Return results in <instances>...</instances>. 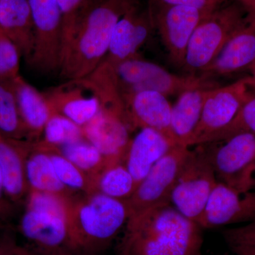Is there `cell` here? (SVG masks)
<instances>
[{
  "instance_id": "6da1fadb",
  "label": "cell",
  "mask_w": 255,
  "mask_h": 255,
  "mask_svg": "<svg viewBox=\"0 0 255 255\" xmlns=\"http://www.w3.org/2000/svg\"><path fill=\"white\" fill-rule=\"evenodd\" d=\"M136 0H85L63 32L60 73L68 80L87 78L104 61L119 18Z\"/></svg>"
},
{
  "instance_id": "7a4b0ae2",
  "label": "cell",
  "mask_w": 255,
  "mask_h": 255,
  "mask_svg": "<svg viewBox=\"0 0 255 255\" xmlns=\"http://www.w3.org/2000/svg\"><path fill=\"white\" fill-rule=\"evenodd\" d=\"M201 228L172 204L130 215L119 255H200Z\"/></svg>"
},
{
  "instance_id": "3957f363",
  "label": "cell",
  "mask_w": 255,
  "mask_h": 255,
  "mask_svg": "<svg viewBox=\"0 0 255 255\" xmlns=\"http://www.w3.org/2000/svg\"><path fill=\"white\" fill-rule=\"evenodd\" d=\"M129 217L127 201L99 192L70 198L68 223L73 253L87 255L108 248Z\"/></svg>"
},
{
  "instance_id": "277c9868",
  "label": "cell",
  "mask_w": 255,
  "mask_h": 255,
  "mask_svg": "<svg viewBox=\"0 0 255 255\" xmlns=\"http://www.w3.org/2000/svg\"><path fill=\"white\" fill-rule=\"evenodd\" d=\"M251 14L241 1L223 3L198 25L188 46L184 68L189 75L200 73L219 55Z\"/></svg>"
},
{
  "instance_id": "5b68a950",
  "label": "cell",
  "mask_w": 255,
  "mask_h": 255,
  "mask_svg": "<svg viewBox=\"0 0 255 255\" xmlns=\"http://www.w3.org/2000/svg\"><path fill=\"white\" fill-rule=\"evenodd\" d=\"M111 65V64H110ZM122 99L145 90L155 91L167 97L191 89L214 88L216 82L206 81L199 75H178L157 64L134 57L111 65Z\"/></svg>"
},
{
  "instance_id": "8992f818",
  "label": "cell",
  "mask_w": 255,
  "mask_h": 255,
  "mask_svg": "<svg viewBox=\"0 0 255 255\" xmlns=\"http://www.w3.org/2000/svg\"><path fill=\"white\" fill-rule=\"evenodd\" d=\"M193 147L178 175L170 203L183 216L199 225L218 181L203 145Z\"/></svg>"
},
{
  "instance_id": "52a82bcc",
  "label": "cell",
  "mask_w": 255,
  "mask_h": 255,
  "mask_svg": "<svg viewBox=\"0 0 255 255\" xmlns=\"http://www.w3.org/2000/svg\"><path fill=\"white\" fill-rule=\"evenodd\" d=\"M201 145L205 149L218 182L241 193L253 190L255 134L244 132L221 141Z\"/></svg>"
},
{
  "instance_id": "ba28073f",
  "label": "cell",
  "mask_w": 255,
  "mask_h": 255,
  "mask_svg": "<svg viewBox=\"0 0 255 255\" xmlns=\"http://www.w3.org/2000/svg\"><path fill=\"white\" fill-rule=\"evenodd\" d=\"M34 31L33 54L28 63L43 73L59 71L63 16L57 0H28Z\"/></svg>"
},
{
  "instance_id": "9c48e42d",
  "label": "cell",
  "mask_w": 255,
  "mask_h": 255,
  "mask_svg": "<svg viewBox=\"0 0 255 255\" xmlns=\"http://www.w3.org/2000/svg\"><path fill=\"white\" fill-rule=\"evenodd\" d=\"M252 90L246 77L226 86L211 88L206 96L200 121L189 147L205 143L227 127L242 107L255 95Z\"/></svg>"
},
{
  "instance_id": "30bf717a",
  "label": "cell",
  "mask_w": 255,
  "mask_h": 255,
  "mask_svg": "<svg viewBox=\"0 0 255 255\" xmlns=\"http://www.w3.org/2000/svg\"><path fill=\"white\" fill-rule=\"evenodd\" d=\"M189 148L174 145L152 167L127 201L130 216L171 204V194Z\"/></svg>"
},
{
  "instance_id": "8fae6325",
  "label": "cell",
  "mask_w": 255,
  "mask_h": 255,
  "mask_svg": "<svg viewBox=\"0 0 255 255\" xmlns=\"http://www.w3.org/2000/svg\"><path fill=\"white\" fill-rule=\"evenodd\" d=\"M154 27L157 28L169 58L177 66H184L191 36L207 15L191 6L149 4Z\"/></svg>"
},
{
  "instance_id": "7c38bea8",
  "label": "cell",
  "mask_w": 255,
  "mask_h": 255,
  "mask_svg": "<svg viewBox=\"0 0 255 255\" xmlns=\"http://www.w3.org/2000/svg\"><path fill=\"white\" fill-rule=\"evenodd\" d=\"M19 228L23 237L39 249L38 254L73 253L67 214L26 208Z\"/></svg>"
},
{
  "instance_id": "4fadbf2b",
  "label": "cell",
  "mask_w": 255,
  "mask_h": 255,
  "mask_svg": "<svg viewBox=\"0 0 255 255\" xmlns=\"http://www.w3.org/2000/svg\"><path fill=\"white\" fill-rule=\"evenodd\" d=\"M82 130L84 137L100 151L108 165L124 163L132 130L125 114L102 108Z\"/></svg>"
},
{
  "instance_id": "5bb4252c",
  "label": "cell",
  "mask_w": 255,
  "mask_h": 255,
  "mask_svg": "<svg viewBox=\"0 0 255 255\" xmlns=\"http://www.w3.org/2000/svg\"><path fill=\"white\" fill-rule=\"evenodd\" d=\"M45 97L52 112L64 116L82 128L102 110L100 96L87 78L68 80L50 90Z\"/></svg>"
},
{
  "instance_id": "9a60e30c",
  "label": "cell",
  "mask_w": 255,
  "mask_h": 255,
  "mask_svg": "<svg viewBox=\"0 0 255 255\" xmlns=\"http://www.w3.org/2000/svg\"><path fill=\"white\" fill-rule=\"evenodd\" d=\"M255 221V190L241 193L218 182L201 218V228Z\"/></svg>"
},
{
  "instance_id": "2e32d148",
  "label": "cell",
  "mask_w": 255,
  "mask_h": 255,
  "mask_svg": "<svg viewBox=\"0 0 255 255\" xmlns=\"http://www.w3.org/2000/svg\"><path fill=\"white\" fill-rule=\"evenodd\" d=\"M255 62V11L238 30L209 66L198 74L203 80L214 82L246 69Z\"/></svg>"
},
{
  "instance_id": "e0dca14e",
  "label": "cell",
  "mask_w": 255,
  "mask_h": 255,
  "mask_svg": "<svg viewBox=\"0 0 255 255\" xmlns=\"http://www.w3.org/2000/svg\"><path fill=\"white\" fill-rule=\"evenodd\" d=\"M153 28L150 7L141 8L135 1L116 24L104 61L114 65L136 57Z\"/></svg>"
},
{
  "instance_id": "ac0fdd59",
  "label": "cell",
  "mask_w": 255,
  "mask_h": 255,
  "mask_svg": "<svg viewBox=\"0 0 255 255\" xmlns=\"http://www.w3.org/2000/svg\"><path fill=\"white\" fill-rule=\"evenodd\" d=\"M124 103L132 130L150 128L177 145L171 130L172 107L167 97L157 92L145 90L126 97Z\"/></svg>"
},
{
  "instance_id": "d6986e66",
  "label": "cell",
  "mask_w": 255,
  "mask_h": 255,
  "mask_svg": "<svg viewBox=\"0 0 255 255\" xmlns=\"http://www.w3.org/2000/svg\"><path fill=\"white\" fill-rule=\"evenodd\" d=\"M174 145L161 132L150 128H140L130 139L124 164L131 174L137 186L150 169Z\"/></svg>"
},
{
  "instance_id": "ffe728a7",
  "label": "cell",
  "mask_w": 255,
  "mask_h": 255,
  "mask_svg": "<svg viewBox=\"0 0 255 255\" xmlns=\"http://www.w3.org/2000/svg\"><path fill=\"white\" fill-rule=\"evenodd\" d=\"M31 143L7 138L0 132V169L5 192L13 203L20 202L28 193L25 174V159Z\"/></svg>"
},
{
  "instance_id": "44dd1931",
  "label": "cell",
  "mask_w": 255,
  "mask_h": 255,
  "mask_svg": "<svg viewBox=\"0 0 255 255\" xmlns=\"http://www.w3.org/2000/svg\"><path fill=\"white\" fill-rule=\"evenodd\" d=\"M0 28L29 62L34 46V31L28 0H0Z\"/></svg>"
},
{
  "instance_id": "7402d4cb",
  "label": "cell",
  "mask_w": 255,
  "mask_h": 255,
  "mask_svg": "<svg viewBox=\"0 0 255 255\" xmlns=\"http://www.w3.org/2000/svg\"><path fill=\"white\" fill-rule=\"evenodd\" d=\"M211 89H191L179 95L171 114V130L177 145L190 147L191 137L199 123L204 102Z\"/></svg>"
},
{
  "instance_id": "603a6c76",
  "label": "cell",
  "mask_w": 255,
  "mask_h": 255,
  "mask_svg": "<svg viewBox=\"0 0 255 255\" xmlns=\"http://www.w3.org/2000/svg\"><path fill=\"white\" fill-rule=\"evenodd\" d=\"M9 81V85L16 97L20 116L29 136H40L53 113L46 97L19 75Z\"/></svg>"
},
{
  "instance_id": "cb8c5ba5",
  "label": "cell",
  "mask_w": 255,
  "mask_h": 255,
  "mask_svg": "<svg viewBox=\"0 0 255 255\" xmlns=\"http://www.w3.org/2000/svg\"><path fill=\"white\" fill-rule=\"evenodd\" d=\"M25 174L29 190L71 196L69 190L60 182L49 154L36 143H31L25 159Z\"/></svg>"
},
{
  "instance_id": "d4e9b609",
  "label": "cell",
  "mask_w": 255,
  "mask_h": 255,
  "mask_svg": "<svg viewBox=\"0 0 255 255\" xmlns=\"http://www.w3.org/2000/svg\"><path fill=\"white\" fill-rule=\"evenodd\" d=\"M94 192L119 200L128 201L136 189V184L123 162L106 166L95 178Z\"/></svg>"
},
{
  "instance_id": "484cf974",
  "label": "cell",
  "mask_w": 255,
  "mask_h": 255,
  "mask_svg": "<svg viewBox=\"0 0 255 255\" xmlns=\"http://www.w3.org/2000/svg\"><path fill=\"white\" fill-rule=\"evenodd\" d=\"M56 148L64 157L91 178L92 184L97 175L108 165L100 151L85 137Z\"/></svg>"
},
{
  "instance_id": "4316f807",
  "label": "cell",
  "mask_w": 255,
  "mask_h": 255,
  "mask_svg": "<svg viewBox=\"0 0 255 255\" xmlns=\"http://www.w3.org/2000/svg\"><path fill=\"white\" fill-rule=\"evenodd\" d=\"M0 132L7 138L16 141H26L23 138L30 137L9 84L0 83Z\"/></svg>"
},
{
  "instance_id": "83f0119b",
  "label": "cell",
  "mask_w": 255,
  "mask_h": 255,
  "mask_svg": "<svg viewBox=\"0 0 255 255\" xmlns=\"http://www.w3.org/2000/svg\"><path fill=\"white\" fill-rule=\"evenodd\" d=\"M36 144L48 152L58 179L67 189L85 194L93 193L91 178L64 157L56 147H48L40 142Z\"/></svg>"
},
{
  "instance_id": "f1b7e54d",
  "label": "cell",
  "mask_w": 255,
  "mask_h": 255,
  "mask_svg": "<svg viewBox=\"0 0 255 255\" xmlns=\"http://www.w3.org/2000/svg\"><path fill=\"white\" fill-rule=\"evenodd\" d=\"M41 143L58 147L84 138L82 128L63 115L53 112L45 126Z\"/></svg>"
},
{
  "instance_id": "f546056e",
  "label": "cell",
  "mask_w": 255,
  "mask_h": 255,
  "mask_svg": "<svg viewBox=\"0 0 255 255\" xmlns=\"http://www.w3.org/2000/svg\"><path fill=\"white\" fill-rule=\"evenodd\" d=\"M244 132L255 135V94L242 107L232 122L206 142L221 141Z\"/></svg>"
},
{
  "instance_id": "4dcf8cb0",
  "label": "cell",
  "mask_w": 255,
  "mask_h": 255,
  "mask_svg": "<svg viewBox=\"0 0 255 255\" xmlns=\"http://www.w3.org/2000/svg\"><path fill=\"white\" fill-rule=\"evenodd\" d=\"M20 55L17 46L0 28V78L11 80L19 75Z\"/></svg>"
},
{
  "instance_id": "1f68e13d",
  "label": "cell",
  "mask_w": 255,
  "mask_h": 255,
  "mask_svg": "<svg viewBox=\"0 0 255 255\" xmlns=\"http://www.w3.org/2000/svg\"><path fill=\"white\" fill-rule=\"evenodd\" d=\"M223 238L230 249L237 255H255V239L242 232L238 228L223 232Z\"/></svg>"
},
{
  "instance_id": "d6a6232c",
  "label": "cell",
  "mask_w": 255,
  "mask_h": 255,
  "mask_svg": "<svg viewBox=\"0 0 255 255\" xmlns=\"http://www.w3.org/2000/svg\"><path fill=\"white\" fill-rule=\"evenodd\" d=\"M150 4L165 5V6L182 5V6H191L200 10L204 14L208 15L223 3L216 0H150Z\"/></svg>"
},
{
  "instance_id": "836d02e7",
  "label": "cell",
  "mask_w": 255,
  "mask_h": 255,
  "mask_svg": "<svg viewBox=\"0 0 255 255\" xmlns=\"http://www.w3.org/2000/svg\"><path fill=\"white\" fill-rule=\"evenodd\" d=\"M63 16V31L73 22L85 0H57Z\"/></svg>"
},
{
  "instance_id": "e575fe53",
  "label": "cell",
  "mask_w": 255,
  "mask_h": 255,
  "mask_svg": "<svg viewBox=\"0 0 255 255\" xmlns=\"http://www.w3.org/2000/svg\"><path fill=\"white\" fill-rule=\"evenodd\" d=\"M10 201L5 192L4 180L0 169V226L11 211Z\"/></svg>"
},
{
  "instance_id": "d590c367",
  "label": "cell",
  "mask_w": 255,
  "mask_h": 255,
  "mask_svg": "<svg viewBox=\"0 0 255 255\" xmlns=\"http://www.w3.org/2000/svg\"><path fill=\"white\" fill-rule=\"evenodd\" d=\"M6 251L10 255H75V253H64V254L58 255H41L34 253V252L29 251L26 248H22L15 245L9 244L6 247Z\"/></svg>"
},
{
  "instance_id": "8d00e7d4",
  "label": "cell",
  "mask_w": 255,
  "mask_h": 255,
  "mask_svg": "<svg viewBox=\"0 0 255 255\" xmlns=\"http://www.w3.org/2000/svg\"><path fill=\"white\" fill-rule=\"evenodd\" d=\"M242 232L245 233L247 236L250 237L255 238V221L248 223L246 226L243 227H238Z\"/></svg>"
},
{
  "instance_id": "74e56055",
  "label": "cell",
  "mask_w": 255,
  "mask_h": 255,
  "mask_svg": "<svg viewBox=\"0 0 255 255\" xmlns=\"http://www.w3.org/2000/svg\"><path fill=\"white\" fill-rule=\"evenodd\" d=\"M251 71V75L250 76L246 77L247 81H248V85L253 89L255 90V63L252 65L251 68H250Z\"/></svg>"
},
{
  "instance_id": "f35d334b",
  "label": "cell",
  "mask_w": 255,
  "mask_h": 255,
  "mask_svg": "<svg viewBox=\"0 0 255 255\" xmlns=\"http://www.w3.org/2000/svg\"><path fill=\"white\" fill-rule=\"evenodd\" d=\"M251 11H255V0H239Z\"/></svg>"
},
{
  "instance_id": "ab89813d",
  "label": "cell",
  "mask_w": 255,
  "mask_h": 255,
  "mask_svg": "<svg viewBox=\"0 0 255 255\" xmlns=\"http://www.w3.org/2000/svg\"><path fill=\"white\" fill-rule=\"evenodd\" d=\"M253 179H254V181H255V162L254 166H253ZM253 189H254V188H253Z\"/></svg>"
},
{
  "instance_id": "60d3db41",
  "label": "cell",
  "mask_w": 255,
  "mask_h": 255,
  "mask_svg": "<svg viewBox=\"0 0 255 255\" xmlns=\"http://www.w3.org/2000/svg\"><path fill=\"white\" fill-rule=\"evenodd\" d=\"M216 1H219V2L223 3L225 2V1H226V0H216Z\"/></svg>"
},
{
  "instance_id": "b9f144b4",
  "label": "cell",
  "mask_w": 255,
  "mask_h": 255,
  "mask_svg": "<svg viewBox=\"0 0 255 255\" xmlns=\"http://www.w3.org/2000/svg\"><path fill=\"white\" fill-rule=\"evenodd\" d=\"M0 255H2V254H1V253H0ZM9 255V253H8V252H7V255Z\"/></svg>"
},
{
  "instance_id": "7bdbcfd3",
  "label": "cell",
  "mask_w": 255,
  "mask_h": 255,
  "mask_svg": "<svg viewBox=\"0 0 255 255\" xmlns=\"http://www.w3.org/2000/svg\"><path fill=\"white\" fill-rule=\"evenodd\" d=\"M255 189V187H254V189Z\"/></svg>"
}]
</instances>
